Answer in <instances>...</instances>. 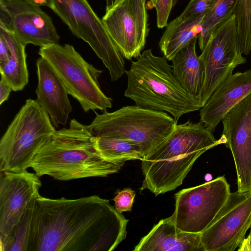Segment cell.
<instances>
[{
  "mask_svg": "<svg viewBox=\"0 0 251 251\" xmlns=\"http://www.w3.org/2000/svg\"><path fill=\"white\" fill-rule=\"evenodd\" d=\"M135 195V192L129 188L117 192L113 199L116 210L121 213L131 212Z\"/></svg>",
  "mask_w": 251,
  "mask_h": 251,
  "instance_id": "4316f807",
  "label": "cell"
},
{
  "mask_svg": "<svg viewBox=\"0 0 251 251\" xmlns=\"http://www.w3.org/2000/svg\"><path fill=\"white\" fill-rule=\"evenodd\" d=\"M55 131L49 114L37 101L26 100L0 139V172L26 170Z\"/></svg>",
  "mask_w": 251,
  "mask_h": 251,
  "instance_id": "5b68a950",
  "label": "cell"
},
{
  "mask_svg": "<svg viewBox=\"0 0 251 251\" xmlns=\"http://www.w3.org/2000/svg\"><path fill=\"white\" fill-rule=\"evenodd\" d=\"M144 0L146 1L147 0Z\"/></svg>",
  "mask_w": 251,
  "mask_h": 251,
  "instance_id": "d590c367",
  "label": "cell"
},
{
  "mask_svg": "<svg viewBox=\"0 0 251 251\" xmlns=\"http://www.w3.org/2000/svg\"><path fill=\"white\" fill-rule=\"evenodd\" d=\"M105 1L106 2V5H110L111 3H112L114 0H105Z\"/></svg>",
  "mask_w": 251,
  "mask_h": 251,
  "instance_id": "d6a6232c",
  "label": "cell"
},
{
  "mask_svg": "<svg viewBox=\"0 0 251 251\" xmlns=\"http://www.w3.org/2000/svg\"><path fill=\"white\" fill-rule=\"evenodd\" d=\"M36 200L25 214L20 223L5 241L0 243L1 251H27L31 226Z\"/></svg>",
  "mask_w": 251,
  "mask_h": 251,
  "instance_id": "d4e9b609",
  "label": "cell"
},
{
  "mask_svg": "<svg viewBox=\"0 0 251 251\" xmlns=\"http://www.w3.org/2000/svg\"><path fill=\"white\" fill-rule=\"evenodd\" d=\"M10 50L4 38L0 35V66L6 63L10 58Z\"/></svg>",
  "mask_w": 251,
  "mask_h": 251,
  "instance_id": "f1b7e54d",
  "label": "cell"
},
{
  "mask_svg": "<svg viewBox=\"0 0 251 251\" xmlns=\"http://www.w3.org/2000/svg\"><path fill=\"white\" fill-rule=\"evenodd\" d=\"M26 3L38 6H45L49 8L50 6V0H20Z\"/></svg>",
  "mask_w": 251,
  "mask_h": 251,
  "instance_id": "4dcf8cb0",
  "label": "cell"
},
{
  "mask_svg": "<svg viewBox=\"0 0 251 251\" xmlns=\"http://www.w3.org/2000/svg\"><path fill=\"white\" fill-rule=\"evenodd\" d=\"M95 146L100 155L112 162H122L144 157L139 146L130 140L108 136L96 137Z\"/></svg>",
  "mask_w": 251,
  "mask_h": 251,
  "instance_id": "7402d4cb",
  "label": "cell"
},
{
  "mask_svg": "<svg viewBox=\"0 0 251 251\" xmlns=\"http://www.w3.org/2000/svg\"><path fill=\"white\" fill-rule=\"evenodd\" d=\"M198 37L180 50L171 60L174 74L183 88L199 100L204 79V67L196 51Z\"/></svg>",
  "mask_w": 251,
  "mask_h": 251,
  "instance_id": "d6986e66",
  "label": "cell"
},
{
  "mask_svg": "<svg viewBox=\"0 0 251 251\" xmlns=\"http://www.w3.org/2000/svg\"><path fill=\"white\" fill-rule=\"evenodd\" d=\"M49 8L74 35L92 48L108 69L112 81L126 73L124 56L87 0H50Z\"/></svg>",
  "mask_w": 251,
  "mask_h": 251,
  "instance_id": "ba28073f",
  "label": "cell"
},
{
  "mask_svg": "<svg viewBox=\"0 0 251 251\" xmlns=\"http://www.w3.org/2000/svg\"><path fill=\"white\" fill-rule=\"evenodd\" d=\"M239 247L238 251H251V236L249 235L247 239H245Z\"/></svg>",
  "mask_w": 251,
  "mask_h": 251,
  "instance_id": "1f68e13d",
  "label": "cell"
},
{
  "mask_svg": "<svg viewBox=\"0 0 251 251\" xmlns=\"http://www.w3.org/2000/svg\"><path fill=\"white\" fill-rule=\"evenodd\" d=\"M10 27L23 45L40 47L58 43L60 37L51 18L40 6L20 0H5Z\"/></svg>",
  "mask_w": 251,
  "mask_h": 251,
  "instance_id": "9a60e30c",
  "label": "cell"
},
{
  "mask_svg": "<svg viewBox=\"0 0 251 251\" xmlns=\"http://www.w3.org/2000/svg\"><path fill=\"white\" fill-rule=\"evenodd\" d=\"M0 35L8 44L11 53L9 59L0 66L1 76L14 91L23 90L28 82L25 47L16 38L11 29L0 25Z\"/></svg>",
  "mask_w": 251,
  "mask_h": 251,
  "instance_id": "44dd1931",
  "label": "cell"
},
{
  "mask_svg": "<svg viewBox=\"0 0 251 251\" xmlns=\"http://www.w3.org/2000/svg\"><path fill=\"white\" fill-rule=\"evenodd\" d=\"M205 14L185 18L178 16L167 24L159 46L167 60H172L183 48L201 33Z\"/></svg>",
  "mask_w": 251,
  "mask_h": 251,
  "instance_id": "ffe728a7",
  "label": "cell"
},
{
  "mask_svg": "<svg viewBox=\"0 0 251 251\" xmlns=\"http://www.w3.org/2000/svg\"><path fill=\"white\" fill-rule=\"evenodd\" d=\"M41 185L39 176L26 170L0 172V243L13 232L27 210L41 196Z\"/></svg>",
  "mask_w": 251,
  "mask_h": 251,
  "instance_id": "4fadbf2b",
  "label": "cell"
},
{
  "mask_svg": "<svg viewBox=\"0 0 251 251\" xmlns=\"http://www.w3.org/2000/svg\"><path fill=\"white\" fill-rule=\"evenodd\" d=\"M251 94V70L232 74L214 91L200 112V122L211 131L225 116Z\"/></svg>",
  "mask_w": 251,
  "mask_h": 251,
  "instance_id": "2e32d148",
  "label": "cell"
},
{
  "mask_svg": "<svg viewBox=\"0 0 251 251\" xmlns=\"http://www.w3.org/2000/svg\"><path fill=\"white\" fill-rule=\"evenodd\" d=\"M165 56L144 50L126 71L125 96L143 107L170 113L176 121L183 114L201 109L199 100L186 91Z\"/></svg>",
  "mask_w": 251,
  "mask_h": 251,
  "instance_id": "277c9868",
  "label": "cell"
},
{
  "mask_svg": "<svg viewBox=\"0 0 251 251\" xmlns=\"http://www.w3.org/2000/svg\"><path fill=\"white\" fill-rule=\"evenodd\" d=\"M95 139L88 126L73 119L68 128L54 132L29 167L39 177L48 175L63 181L106 177L118 172L125 162L104 158L96 148Z\"/></svg>",
  "mask_w": 251,
  "mask_h": 251,
  "instance_id": "7a4b0ae2",
  "label": "cell"
},
{
  "mask_svg": "<svg viewBox=\"0 0 251 251\" xmlns=\"http://www.w3.org/2000/svg\"><path fill=\"white\" fill-rule=\"evenodd\" d=\"M251 226V189L230 192L207 227L201 233L205 251H233Z\"/></svg>",
  "mask_w": 251,
  "mask_h": 251,
  "instance_id": "8fae6325",
  "label": "cell"
},
{
  "mask_svg": "<svg viewBox=\"0 0 251 251\" xmlns=\"http://www.w3.org/2000/svg\"><path fill=\"white\" fill-rule=\"evenodd\" d=\"M88 125L95 137L108 136L133 141L144 157L173 130L177 121L167 113L137 105L124 106L112 112L104 111Z\"/></svg>",
  "mask_w": 251,
  "mask_h": 251,
  "instance_id": "8992f818",
  "label": "cell"
},
{
  "mask_svg": "<svg viewBox=\"0 0 251 251\" xmlns=\"http://www.w3.org/2000/svg\"><path fill=\"white\" fill-rule=\"evenodd\" d=\"M236 0H216L206 12L202 23V30L198 37L202 51L213 30L233 14Z\"/></svg>",
  "mask_w": 251,
  "mask_h": 251,
  "instance_id": "603a6c76",
  "label": "cell"
},
{
  "mask_svg": "<svg viewBox=\"0 0 251 251\" xmlns=\"http://www.w3.org/2000/svg\"><path fill=\"white\" fill-rule=\"evenodd\" d=\"M12 91H13V89L11 87L5 79L1 76L0 81V105H1L8 100Z\"/></svg>",
  "mask_w": 251,
  "mask_h": 251,
  "instance_id": "f546056e",
  "label": "cell"
},
{
  "mask_svg": "<svg viewBox=\"0 0 251 251\" xmlns=\"http://www.w3.org/2000/svg\"><path fill=\"white\" fill-rule=\"evenodd\" d=\"M128 220L98 196L36 200L27 251H111Z\"/></svg>",
  "mask_w": 251,
  "mask_h": 251,
  "instance_id": "6da1fadb",
  "label": "cell"
},
{
  "mask_svg": "<svg viewBox=\"0 0 251 251\" xmlns=\"http://www.w3.org/2000/svg\"><path fill=\"white\" fill-rule=\"evenodd\" d=\"M134 251H205L201 233L185 232L173 216L161 220L135 247Z\"/></svg>",
  "mask_w": 251,
  "mask_h": 251,
  "instance_id": "ac0fdd59",
  "label": "cell"
},
{
  "mask_svg": "<svg viewBox=\"0 0 251 251\" xmlns=\"http://www.w3.org/2000/svg\"><path fill=\"white\" fill-rule=\"evenodd\" d=\"M251 94L222 120L221 137L231 151L236 168L237 191L251 189Z\"/></svg>",
  "mask_w": 251,
  "mask_h": 251,
  "instance_id": "5bb4252c",
  "label": "cell"
},
{
  "mask_svg": "<svg viewBox=\"0 0 251 251\" xmlns=\"http://www.w3.org/2000/svg\"><path fill=\"white\" fill-rule=\"evenodd\" d=\"M233 14L238 47L242 53L248 55L251 51V0H236Z\"/></svg>",
  "mask_w": 251,
  "mask_h": 251,
  "instance_id": "cb8c5ba5",
  "label": "cell"
},
{
  "mask_svg": "<svg viewBox=\"0 0 251 251\" xmlns=\"http://www.w3.org/2000/svg\"><path fill=\"white\" fill-rule=\"evenodd\" d=\"M216 0H190L183 12L178 16L185 18L195 15L205 14Z\"/></svg>",
  "mask_w": 251,
  "mask_h": 251,
  "instance_id": "83f0119b",
  "label": "cell"
},
{
  "mask_svg": "<svg viewBox=\"0 0 251 251\" xmlns=\"http://www.w3.org/2000/svg\"></svg>",
  "mask_w": 251,
  "mask_h": 251,
  "instance_id": "e575fe53",
  "label": "cell"
},
{
  "mask_svg": "<svg viewBox=\"0 0 251 251\" xmlns=\"http://www.w3.org/2000/svg\"><path fill=\"white\" fill-rule=\"evenodd\" d=\"M230 193L224 176L183 189L175 194V210L172 215L182 231L201 233L210 225Z\"/></svg>",
  "mask_w": 251,
  "mask_h": 251,
  "instance_id": "9c48e42d",
  "label": "cell"
},
{
  "mask_svg": "<svg viewBox=\"0 0 251 251\" xmlns=\"http://www.w3.org/2000/svg\"><path fill=\"white\" fill-rule=\"evenodd\" d=\"M38 53L49 63L68 94L78 101L84 112H104L112 107V99L103 93L98 81L102 71L87 62L72 45L50 44L40 47Z\"/></svg>",
  "mask_w": 251,
  "mask_h": 251,
  "instance_id": "52a82bcc",
  "label": "cell"
},
{
  "mask_svg": "<svg viewBox=\"0 0 251 251\" xmlns=\"http://www.w3.org/2000/svg\"><path fill=\"white\" fill-rule=\"evenodd\" d=\"M156 12V24L159 28L167 26L168 20L177 0H150Z\"/></svg>",
  "mask_w": 251,
  "mask_h": 251,
  "instance_id": "484cf974",
  "label": "cell"
},
{
  "mask_svg": "<svg viewBox=\"0 0 251 251\" xmlns=\"http://www.w3.org/2000/svg\"><path fill=\"white\" fill-rule=\"evenodd\" d=\"M102 20L124 57H139L149 32L146 1L114 0Z\"/></svg>",
  "mask_w": 251,
  "mask_h": 251,
  "instance_id": "7c38bea8",
  "label": "cell"
},
{
  "mask_svg": "<svg viewBox=\"0 0 251 251\" xmlns=\"http://www.w3.org/2000/svg\"><path fill=\"white\" fill-rule=\"evenodd\" d=\"M237 42L235 17L232 15L211 33L199 56L204 71V79L199 101L202 107L214 91L239 65L245 64Z\"/></svg>",
  "mask_w": 251,
  "mask_h": 251,
  "instance_id": "30bf717a",
  "label": "cell"
},
{
  "mask_svg": "<svg viewBox=\"0 0 251 251\" xmlns=\"http://www.w3.org/2000/svg\"><path fill=\"white\" fill-rule=\"evenodd\" d=\"M249 235L251 236V227H250V232Z\"/></svg>",
  "mask_w": 251,
  "mask_h": 251,
  "instance_id": "836d02e7",
  "label": "cell"
},
{
  "mask_svg": "<svg viewBox=\"0 0 251 251\" xmlns=\"http://www.w3.org/2000/svg\"><path fill=\"white\" fill-rule=\"evenodd\" d=\"M201 122L176 124L170 134L142 161L144 176L141 190L156 196L176 189L196 160L207 150L224 144Z\"/></svg>",
  "mask_w": 251,
  "mask_h": 251,
  "instance_id": "3957f363",
  "label": "cell"
},
{
  "mask_svg": "<svg viewBox=\"0 0 251 251\" xmlns=\"http://www.w3.org/2000/svg\"><path fill=\"white\" fill-rule=\"evenodd\" d=\"M38 84L37 102L49 114L55 128L65 126L73 108L62 81L44 58L36 61Z\"/></svg>",
  "mask_w": 251,
  "mask_h": 251,
  "instance_id": "e0dca14e",
  "label": "cell"
}]
</instances>
